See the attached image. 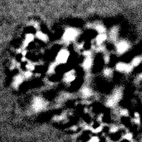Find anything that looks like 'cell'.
<instances>
[{
    "label": "cell",
    "instance_id": "1",
    "mask_svg": "<svg viewBox=\"0 0 142 142\" xmlns=\"http://www.w3.org/2000/svg\"><path fill=\"white\" fill-rule=\"evenodd\" d=\"M76 35H77V32L75 31L74 29H69L65 32L64 35V38L67 41H72L73 39L76 38Z\"/></svg>",
    "mask_w": 142,
    "mask_h": 142
},
{
    "label": "cell",
    "instance_id": "2",
    "mask_svg": "<svg viewBox=\"0 0 142 142\" xmlns=\"http://www.w3.org/2000/svg\"><path fill=\"white\" fill-rule=\"evenodd\" d=\"M68 57H69L68 52L65 50H62L61 51V52H60V54L58 55V56L57 60H58V62L61 63L65 62L67 61V59L68 58Z\"/></svg>",
    "mask_w": 142,
    "mask_h": 142
},
{
    "label": "cell",
    "instance_id": "3",
    "mask_svg": "<svg viewBox=\"0 0 142 142\" xmlns=\"http://www.w3.org/2000/svg\"><path fill=\"white\" fill-rule=\"evenodd\" d=\"M45 106V103L43 102L42 100H41L40 98H37L34 100V103H33V107L35 110L39 111L42 109Z\"/></svg>",
    "mask_w": 142,
    "mask_h": 142
},
{
    "label": "cell",
    "instance_id": "4",
    "mask_svg": "<svg viewBox=\"0 0 142 142\" xmlns=\"http://www.w3.org/2000/svg\"><path fill=\"white\" fill-rule=\"evenodd\" d=\"M127 47H128V45L125 43H119V45H118V50L121 52H123L124 51L126 50Z\"/></svg>",
    "mask_w": 142,
    "mask_h": 142
},
{
    "label": "cell",
    "instance_id": "5",
    "mask_svg": "<svg viewBox=\"0 0 142 142\" xmlns=\"http://www.w3.org/2000/svg\"><path fill=\"white\" fill-rule=\"evenodd\" d=\"M117 68H118V70H123V71H124V70H128L129 67L127 65L123 64V63H121V64L118 65Z\"/></svg>",
    "mask_w": 142,
    "mask_h": 142
}]
</instances>
